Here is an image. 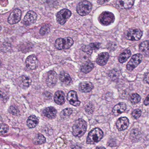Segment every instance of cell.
Returning a JSON list of instances; mask_svg holds the SVG:
<instances>
[{"label": "cell", "mask_w": 149, "mask_h": 149, "mask_svg": "<svg viewBox=\"0 0 149 149\" xmlns=\"http://www.w3.org/2000/svg\"><path fill=\"white\" fill-rule=\"evenodd\" d=\"M87 124L85 121L79 119L74 122L72 127L73 134L77 137H80L85 133Z\"/></svg>", "instance_id": "obj_1"}, {"label": "cell", "mask_w": 149, "mask_h": 149, "mask_svg": "<svg viewBox=\"0 0 149 149\" xmlns=\"http://www.w3.org/2000/svg\"><path fill=\"white\" fill-rule=\"evenodd\" d=\"M104 134L101 129L96 128L91 130L87 136V143L88 144H94L99 142L103 138Z\"/></svg>", "instance_id": "obj_2"}, {"label": "cell", "mask_w": 149, "mask_h": 149, "mask_svg": "<svg viewBox=\"0 0 149 149\" xmlns=\"http://www.w3.org/2000/svg\"><path fill=\"white\" fill-rule=\"evenodd\" d=\"M74 42L71 37L59 38L55 42V46L59 50L67 49L73 45Z\"/></svg>", "instance_id": "obj_3"}, {"label": "cell", "mask_w": 149, "mask_h": 149, "mask_svg": "<svg viewBox=\"0 0 149 149\" xmlns=\"http://www.w3.org/2000/svg\"><path fill=\"white\" fill-rule=\"evenodd\" d=\"M92 8V5L91 2L87 1H82L77 6V12L80 15H86L91 12Z\"/></svg>", "instance_id": "obj_4"}, {"label": "cell", "mask_w": 149, "mask_h": 149, "mask_svg": "<svg viewBox=\"0 0 149 149\" xmlns=\"http://www.w3.org/2000/svg\"><path fill=\"white\" fill-rule=\"evenodd\" d=\"M99 20L101 24L107 26L114 22L115 17L113 13L109 11H104L100 15Z\"/></svg>", "instance_id": "obj_5"}, {"label": "cell", "mask_w": 149, "mask_h": 149, "mask_svg": "<svg viewBox=\"0 0 149 149\" xmlns=\"http://www.w3.org/2000/svg\"><path fill=\"white\" fill-rule=\"evenodd\" d=\"M143 32L139 29H131L125 33V37L130 41H138L142 36Z\"/></svg>", "instance_id": "obj_6"}, {"label": "cell", "mask_w": 149, "mask_h": 149, "mask_svg": "<svg viewBox=\"0 0 149 149\" xmlns=\"http://www.w3.org/2000/svg\"><path fill=\"white\" fill-rule=\"evenodd\" d=\"M71 15V12L69 10L64 9L58 12L57 15V22L61 25H64Z\"/></svg>", "instance_id": "obj_7"}, {"label": "cell", "mask_w": 149, "mask_h": 149, "mask_svg": "<svg viewBox=\"0 0 149 149\" xmlns=\"http://www.w3.org/2000/svg\"><path fill=\"white\" fill-rule=\"evenodd\" d=\"M142 59V56L141 54L138 53L134 55L127 65V69L129 71H132L141 63Z\"/></svg>", "instance_id": "obj_8"}, {"label": "cell", "mask_w": 149, "mask_h": 149, "mask_svg": "<svg viewBox=\"0 0 149 149\" xmlns=\"http://www.w3.org/2000/svg\"><path fill=\"white\" fill-rule=\"evenodd\" d=\"M21 16H22L21 10L19 9H15L9 16L8 22L10 24H15L20 21Z\"/></svg>", "instance_id": "obj_9"}, {"label": "cell", "mask_w": 149, "mask_h": 149, "mask_svg": "<svg viewBox=\"0 0 149 149\" xmlns=\"http://www.w3.org/2000/svg\"><path fill=\"white\" fill-rule=\"evenodd\" d=\"M25 64H26V67L29 70H36L38 66V60L35 55H30L26 58Z\"/></svg>", "instance_id": "obj_10"}, {"label": "cell", "mask_w": 149, "mask_h": 149, "mask_svg": "<svg viewBox=\"0 0 149 149\" xmlns=\"http://www.w3.org/2000/svg\"><path fill=\"white\" fill-rule=\"evenodd\" d=\"M37 17V14L34 11L30 10L27 12L26 15L24 16L23 22L24 24L27 26L31 25L35 23L36 21Z\"/></svg>", "instance_id": "obj_11"}, {"label": "cell", "mask_w": 149, "mask_h": 149, "mask_svg": "<svg viewBox=\"0 0 149 149\" xmlns=\"http://www.w3.org/2000/svg\"><path fill=\"white\" fill-rule=\"evenodd\" d=\"M58 76L57 73L53 71H50L48 73L46 79V84L50 88H52L56 85L57 81Z\"/></svg>", "instance_id": "obj_12"}, {"label": "cell", "mask_w": 149, "mask_h": 149, "mask_svg": "<svg viewBox=\"0 0 149 149\" xmlns=\"http://www.w3.org/2000/svg\"><path fill=\"white\" fill-rule=\"evenodd\" d=\"M67 99L71 105L78 107L80 104V102L78 99L77 93L74 91H71L67 95Z\"/></svg>", "instance_id": "obj_13"}, {"label": "cell", "mask_w": 149, "mask_h": 149, "mask_svg": "<svg viewBox=\"0 0 149 149\" xmlns=\"http://www.w3.org/2000/svg\"><path fill=\"white\" fill-rule=\"evenodd\" d=\"M129 123V120L127 117H121L116 122V127L119 131H123L128 127Z\"/></svg>", "instance_id": "obj_14"}, {"label": "cell", "mask_w": 149, "mask_h": 149, "mask_svg": "<svg viewBox=\"0 0 149 149\" xmlns=\"http://www.w3.org/2000/svg\"><path fill=\"white\" fill-rule=\"evenodd\" d=\"M135 0H118L117 5L122 9H128L132 8L134 5Z\"/></svg>", "instance_id": "obj_15"}, {"label": "cell", "mask_w": 149, "mask_h": 149, "mask_svg": "<svg viewBox=\"0 0 149 149\" xmlns=\"http://www.w3.org/2000/svg\"><path fill=\"white\" fill-rule=\"evenodd\" d=\"M54 100L58 105H63L65 102L64 93L62 91H57L54 94Z\"/></svg>", "instance_id": "obj_16"}, {"label": "cell", "mask_w": 149, "mask_h": 149, "mask_svg": "<svg viewBox=\"0 0 149 149\" xmlns=\"http://www.w3.org/2000/svg\"><path fill=\"white\" fill-rule=\"evenodd\" d=\"M109 58V55L108 52H102L98 56L96 62L100 66H104L107 63Z\"/></svg>", "instance_id": "obj_17"}, {"label": "cell", "mask_w": 149, "mask_h": 149, "mask_svg": "<svg viewBox=\"0 0 149 149\" xmlns=\"http://www.w3.org/2000/svg\"><path fill=\"white\" fill-rule=\"evenodd\" d=\"M94 88L92 83L89 81L81 82L79 85L80 91L83 93H89L92 91Z\"/></svg>", "instance_id": "obj_18"}, {"label": "cell", "mask_w": 149, "mask_h": 149, "mask_svg": "<svg viewBox=\"0 0 149 149\" xmlns=\"http://www.w3.org/2000/svg\"><path fill=\"white\" fill-rule=\"evenodd\" d=\"M127 109V105L125 103L120 102L115 105L113 109V114L115 116L119 115L123 113Z\"/></svg>", "instance_id": "obj_19"}, {"label": "cell", "mask_w": 149, "mask_h": 149, "mask_svg": "<svg viewBox=\"0 0 149 149\" xmlns=\"http://www.w3.org/2000/svg\"><path fill=\"white\" fill-rule=\"evenodd\" d=\"M19 86L22 87H29L31 83V79L26 75H22L19 77L18 80Z\"/></svg>", "instance_id": "obj_20"}, {"label": "cell", "mask_w": 149, "mask_h": 149, "mask_svg": "<svg viewBox=\"0 0 149 149\" xmlns=\"http://www.w3.org/2000/svg\"><path fill=\"white\" fill-rule=\"evenodd\" d=\"M43 113L47 118L54 119L57 115V111L53 107H49L44 109Z\"/></svg>", "instance_id": "obj_21"}, {"label": "cell", "mask_w": 149, "mask_h": 149, "mask_svg": "<svg viewBox=\"0 0 149 149\" xmlns=\"http://www.w3.org/2000/svg\"><path fill=\"white\" fill-rule=\"evenodd\" d=\"M39 122L38 118L35 115L30 116L27 120V125L29 128H33L36 127Z\"/></svg>", "instance_id": "obj_22"}, {"label": "cell", "mask_w": 149, "mask_h": 149, "mask_svg": "<svg viewBox=\"0 0 149 149\" xmlns=\"http://www.w3.org/2000/svg\"><path fill=\"white\" fill-rule=\"evenodd\" d=\"M93 63L91 61H88L82 65L81 67V71L83 73H88L93 69Z\"/></svg>", "instance_id": "obj_23"}, {"label": "cell", "mask_w": 149, "mask_h": 149, "mask_svg": "<svg viewBox=\"0 0 149 149\" xmlns=\"http://www.w3.org/2000/svg\"><path fill=\"white\" fill-rule=\"evenodd\" d=\"M59 79L61 81L66 85H70L72 82L71 78L70 75L64 72L59 74Z\"/></svg>", "instance_id": "obj_24"}, {"label": "cell", "mask_w": 149, "mask_h": 149, "mask_svg": "<svg viewBox=\"0 0 149 149\" xmlns=\"http://www.w3.org/2000/svg\"><path fill=\"white\" fill-rule=\"evenodd\" d=\"M131 55V51L127 49L124 51L119 56V62L121 63H125L130 57Z\"/></svg>", "instance_id": "obj_25"}, {"label": "cell", "mask_w": 149, "mask_h": 149, "mask_svg": "<svg viewBox=\"0 0 149 149\" xmlns=\"http://www.w3.org/2000/svg\"><path fill=\"white\" fill-rule=\"evenodd\" d=\"M140 51L144 56H149V41H146L143 42L140 44L139 47Z\"/></svg>", "instance_id": "obj_26"}, {"label": "cell", "mask_w": 149, "mask_h": 149, "mask_svg": "<svg viewBox=\"0 0 149 149\" xmlns=\"http://www.w3.org/2000/svg\"><path fill=\"white\" fill-rule=\"evenodd\" d=\"M45 138L43 135L38 134L34 138V142L36 144H41L45 142Z\"/></svg>", "instance_id": "obj_27"}, {"label": "cell", "mask_w": 149, "mask_h": 149, "mask_svg": "<svg viewBox=\"0 0 149 149\" xmlns=\"http://www.w3.org/2000/svg\"><path fill=\"white\" fill-rule=\"evenodd\" d=\"M73 110L71 108H66L64 109L62 112L60 113V115L61 118H65L66 117L70 116L72 113Z\"/></svg>", "instance_id": "obj_28"}, {"label": "cell", "mask_w": 149, "mask_h": 149, "mask_svg": "<svg viewBox=\"0 0 149 149\" xmlns=\"http://www.w3.org/2000/svg\"><path fill=\"white\" fill-rule=\"evenodd\" d=\"M141 100V96L137 93L133 94L130 97V101L134 104H136L139 103Z\"/></svg>", "instance_id": "obj_29"}, {"label": "cell", "mask_w": 149, "mask_h": 149, "mask_svg": "<svg viewBox=\"0 0 149 149\" xmlns=\"http://www.w3.org/2000/svg\"><path fill=\"white\" fill-rule=\"evenodd\" d=\"M108 75L113 80H115L119 78L120 73L117 70L115 69V70H112L110 72Z\"/></svg>", "instance_id": "obj_30"}, {"label": "cell", "mask_w": 149, "mask_h": 149, "mask_svg": "<svg viewBox=\"0 0 149 149\" xmlns=\"http://www.w3.org/2000/svg\"><path fill=\"white\" fill-rule=\"evenodd\" d=\"M50 31V25H48V24H45L41 28L40 31H39V33L42 36H44V35L48 34Z\"/></svg>", "instance_id": "obj_31"}, {"label": "cell", "mask_w": 149, "mask_h": 149, "mask_svg": "<svg viewBox=\"0 0 149 149\" xmlns=\"http://www.w3.org/2000/svg\"><path fill=\"white\" fill-rule=\"evenodd\" d=\"M8 93L5 90L0 89V100H7L8 99Z\"/></svg>", "instance_id": "obj_32"}, {"label": "cell", "mask_w": 149, "mask_h": 149, "mask_svg": "<svg viewBox=\"0 0 149 149\" xmlns=\"http://www.w3.org/2000/svg\"><path fill=\"white\" fill-rule=\"evenodd\" d=\"M9 127L5 124H0V134H6L8 131Z\"/></svg>", "instance_id": "obj_33"}, {"label": "cell", "mask_w": 149, "mask_h": 149, "mask_svg": "<svg viewBox=\"0 0 149 149\" xmlns=\"http://www.w3.org/2000/svg\"><path fill=\"white\" fill-rule=\"evenodd\" d=\"M93 105L91 103H89L86 106L85 109V111L88 114H92L94 112Z\"/></svg>", "instance_id": "obj_34"}, {"label": "cell", "mask_w": 149, "mask_h": 149, "mask_svg": "<svg viewBox=\"0 0 149 149\" xmlns=\"http://www.w3.org/2000/svg\"><path fill=\"white\" fill-rule=\"evenodd\" d=\"M142 112L140 109H136L134 110L132 113V116L135 119H138L141 115Z\"/></svg>", "instance_id": "obj_35"}, {"label": "cell", "mask_w": 149, "mask_h": 149, "mask_svg": "<svg viewBox=\"0 0 149 149\" xmlns=\"http://www.w3.org/2000/svg\"><path fill=\"white\" fill-rule=\"evenodd\" d=\"M100 44L99 43H94L89 45V46L92 50L98 49L100 47Z\"/></svg>", "instance_id": "obj_36"}, {"label": "cell", "mask_w": 149, "mask_h": 149, "mask_svg": "<svg viewBox=\"0 0 149 149\" xmlns=\"http://www.w3.org/2000/svg\"><path fill=\"white\" fill-rule=\"evenodd\" d=\"M9 112L12 114L16 115L18 113V110L15 107L11 106L10 107Z\"/></svg>", "instance_id": "obj_37"}, {"label": "cell", "mask_w": 149, "mask_h": 149, "mask_svg": "<svg viewBox=\"0 0 149 149\" xmlns=\"http://www.w3.org/2000/svg\"><path fill=\"white\" fill-rule=\"evenodd\" d=\"M144 81L146 83L148 84L149 83V73L148 72H147L145 74V76L144 78Z\"/></svg>", "instance_id": "obj_38"}, {"label": "cell", "mask_w": 149, "mask_h": 149, "mask_svg": "<svg viewBox=\"0 0 149 149\" xmlns=\"http://www.w3.org/2000/svg\"><path fill=\"white\" fill-rule=\"evenodd\" d=\"M109 1H110V0H98V2L99 4H102L108 2Z\"/></svg>", "instance_id": "obj_39"}, {"label": "cell", "mask_w": 149, "mask_h": 149, "mask_svg": "<svg viewBox=\"0 0 149 149\" xmlns=\"http://www.w3.org/2000/svg\"><path fill=\"white\" fill-rule=\"evenodd\" d=\"M149 95H148L145 99V101H144V105L148 106L149 105Z\"/></svg>", "instance_id": "obj_40"}, {"label": "cell", "mask_w": 149, "mask_h": 149, "mask_svg": "<svg viewBox=\"0 0 149 149\" xmlns=\"http://www.w3.org/2000/svg\"><path fill=\"white\" fill-rule=\"evenodd\" d=\"M96 149H106L104 147H98L96 148Z\"/></svg>", "instance_id": "obj_41"}, {"label": "cell", "mask_w": 149, "mask_h": 149, "mask_svg": "<svg viewBox=\"0 0 149 149\" xmlns=\"http://www.w3.org/2000/svg\"><path fill=\"white\" fill-rule=\"evenodd\" d=\"M1 25H0V31H1Z\"/></svg>", "instance_id": "obj_42"}, {"label": "cell", "mask_w": 149, "mask_h": 149, "mask_svg": "<svg viewBox=\"0 0 149 149\" xmlns=\"http://www.w3.org/2000/svg\"><path fill=\"white\" fill-rule=\"evenodd\" d=\"M1 61H0V66H1Z\"/></svg>", "instance_id": "obj_43"}, {"label": "cell", "mask_w": 149, "mask_h": 149, "mask_svg": "<svg viewBox=\"0 0 149 149\" xmlns=\"http://www.w3.org/2000/svg\"><path fill=\"white\" fill-rule=\"evenodd\" d=\"M1 80L0 79V83H1Z\"/></svg>", "instance_id": "obj_44"}]
</instances>
